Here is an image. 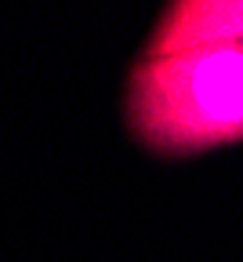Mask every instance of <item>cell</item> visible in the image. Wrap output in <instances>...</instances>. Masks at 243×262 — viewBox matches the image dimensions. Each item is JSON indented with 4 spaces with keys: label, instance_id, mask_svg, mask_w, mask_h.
Segmentation results:
<instances>
[{
    "label": "cell",
    "instance_id": "obj_1",
    "mask_svg": "<svg viewBox=\"0 0 243 262\" xmlns=\"http://www.w3.org/2000/svg\"><path fill=\"white\" fill-rule=\"evenodd\" d=\"M124 120L156 157H196L243 142V0H175L149 29Z\"/></svg>",
    "mask_w": 243,
    "mask_h": 262
}]
</instances>
